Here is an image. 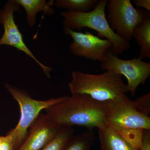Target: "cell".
<instances>
[{
	"label": "cell",
	"mask_w": 150,
	"mask_h": 150,
	"mask_svg": "<svg viewBox=\"0 0 150 150\" xmlns=\"http://www.w3.org/2000/svg\"><path fill=\"white\" fill-rule=\"evenodd\" d=\"M106 103L85 94H75L45 109L47 118L62 126H76L93 129L105 126Z\"/></svg>",
	"instance_id": "cell-1"
},
{
	"label": "cell",
	"mask_w": 150,
	"mask_h": 150,
	"mask_svg": "<svg viewBox=\"0 0 150 150\" xmlns=\"http://www.w3.org/2000/svg\"><path fill=\"white\" fill-rule=\"evenodd\" d=\"M106 103L105 126L116 131L133 147L139 146L145 130H150V118L138 112L126 94Z\"/></svg>",
	"instance_id": "cell-2"
},
{
	"label": "cell",
	"mask_w": 150,
	"mask_h": 150,
	"mask_svg": "<svg viewBox=\"0 0 150 150\" xmlns=\"http://www.w3.org/2000/svg\"><path fill=\"white\" fill-rule=\"evenodd\" d=\"M71 76L72 80L69 85L72 95L85 94L97 101L106 102L129 92L122 76L110 71L97 75L73 71Z\"/></svg>",
	"instance_id": "cell-3"
},
{
	"label": "cell",
	"mask_w": 150,
	"mask_h": 150,
	"mask_svg": "<svg viewBox=\"0 0 150 150\" xmlns=\"http://www.w3.org/2000/svg\"><path fill=\"white\" fill-rule=\"evenodd\" d=\"M108 1L100 0L93 9L86 13L66 11L61 13L64 18V26L80 32L84 28L93 30L100 38H105L112 44L110 48L117 56L128 51L131 47L129 41L119 37L111 29L105 14V8Z\"/></svg>",
	"instance_id": "cell-4"
},
{
	"label": "cell",
	"mask_w": 150,
	"mask_h": 150,
	"mask_svg": "<svg viewBox=\"0 0 150 150\" xmlns=\"http://www.w3.org/2000/svg\"><path fill=\"white\" fill-rule=\"evenodd\" d=\"M6 88L18 103L20 108L21 116L17 126L7 133L11 136L14 150H18L24 142L28 129L37 118L41 110L67 99V96L51 98L46 100L33 99L26 91L6 83Z\"/></svg>",
	"instance_id": "cell-5"
},
{
	"label": "cell",
	"mask_w": 150,
	"mask_h": 150,
	"mask_svg": "<svg viewBox=\"0 0 150 150\" xmlns=\"http://www.w3.org/2000/svg\"><path fill=\"white\" fill-rule=\"evenodd\" d=\"M106 6L107 21L119 37L129 41L135 27L143 21L146 11L135 8L130 0H110Z\"/></svg>",
	"instance_id": "cell-6"
},
{
	"label": "cell",
	"mask_w": 150,
	"mask_h": 150,
	"mask_svg": "<svg viewBox=\"0 0 150 150\" xmlns=\"http://www.w3.org/2000/svg\"><path fill=\"white\" fill-rule=\"evenodd\" d=\"M103 71H110L117 74L124 76L127 79V86L132 96L136 93L137 87L145 83L150 76V63L136 57L125 60L118 58L109 49L105 55V59L100 62Z\"/></svg>",
	"instance_id": "cell-7"
},
{
	"label": "cell",
	"mask_w": 150,
	"mask_h": 150,
	"mask_svg": "<svg viewBox=\"0 0 150 150\" xmlns=\"http://www.w3.org/2000/svg\"><path fill=\"white\" fill-rule=\"evenodd\" d=\"M20 5L16 0H9L4 8L0 9V24L4 28V34L0 39V46L7 45L16 48L22 51L32 58L40 66L48 78L51 77L50 72L53 68L47 67L39 62L25 43L22 34L20 31L14 18L13 13L16 11H19Z\"/></svg>",
	"instance_id": "cell-8"
},
{
	"label": "cell",
	"mask_w": 150,
	"mask_h": 150,
	"mask_svg": "<svg viewBox=\"0 0 150 150\" xmlns=\"http://www.w3.org/2000/svg\"><path fill=\"white\" fill-rule=\"evenodd\" d=\"M64 30L66 35H70L74 40L69 48L74 56L101 62L104 60L106 51L112 48L109 40L102 39L88 31L84 33L77 32L65 26Z\"/></svg>",
	"instance_id": "cell-9"
},
{
	"label": "cell",
	"mask_w": 150,
	"mask_h": 150,
	"mask_svg": "<svg viewBox=\"0 0 150 150\" xmlns=\"http://www.w3.org/2000/svg\"><path fill=\"white\" fill-rule=\"evenodd\" d=\"M63 126L40 113L30 127L23 144L18 150H41L51 142Z\"/></svg>",
	"instance_id": "cell-10"
},
{
	"label": "cell",
	"mask_w": 150,
	"mask_h": 150,
	"mask_svg": "<svg viewBox=\"0 0 150 150\" xmlns=\"http://www.w3.org/2000/svg\"><path fill=\"white\" fill-rule=\"evenodd\" d=\"M20 6L25 10L27 23L30 28L33 27L36 23V16L38 13L43 11L48 16H52L55 11L52 6L54 1L46 0H16Z\"/></svg>",
	"instance_id": "cell-11"
},
{
	"label": "cell",
	"mask_w": 150,
	"mask_h": 150,
	"mask_svg": "<svg viewBox=\"0 0 150 150\" xmlns=\"http://www.w3.org/2000/svg\"><path fill=\"white\" fill-rule=\"evenodd\" d=\"M132 36L141 48L139 59L150 58V11H146L144 18L134 28Z\"/></svg>",
	"instance_id": "cell-12"
},
{
	"label": "cell",
	"mask_w": 150,
	"mask_h": 150,
	"mask_svg": "<svg viewBox=\"0 0 150 150\" xmlns=\"http://www.w3.org/2000/svg\"><path fill=\"white\" fill-rule=\"evenodd\" d=\"M98 133L101 150H136L109 127L98 129Z\"/></svg>",
	"instance_id": "cell-13"
},
{
	"label": "cell",
	"mask_w": 150,
	"mask_h": 150,
	"mask_svg": "<svg viewBox=\"0 0 150 150\" xmlns=\"http://www.w3.org/2000/svg\"><path fill=\"white\" fill-rule=\"evenodd\" d=\"M95 140L93 129H88L81 134L73 136L64 150H91Z\"/></svg>",
	"instance_id": "cell-14"
},
{
	"label": "cell",
	"mask_w": 150,
	"mask_h": 150,
	"mask_svg": "<svg viewBox=\"0 0 150 150\" xmlns=\"http://www.w3.org/2000/svg\"><path fill=\"white\" fill-rule=\"evenodd\" d=\"M97 0H56L54 4L56 7L65 8L68 11L86 13L95 6Z\"/></svg>",
	"instance_id": "cell-15"
},
{
	"label": "cell",
	"mask_w": 150,
	"mask_h": 150,
	"mask_svg": "<svg viewBox=\"0 0 150 150\" xmlns=\"http://www.w3.org/2000/svg\"><path fill=\"white\" fill-rule=\"evenodd\" d=\"M74 133L72 127L63 126L54 139L41 150H64Z\"/></svg>",
	"instance_id": "cell-16"
},
{
	"label": "cell",
	"mask_w": 150,
	"mask_h": 150,
	"mask_svg": "<svg viewBox=\"0 0 150 150\" xmlns=\"http://www.w3.org/2000/svg\"><path fill=\"white\" fill-rule=\"evenodd\" d=\"M136 110L146 116H149L150 113V93L144 94L133 101Z\"/></svg>",
	"instance_id": "cell-17"
},
{
	"label": "cell",
	"mask_w": 150,
	"mask_h": 150,
	"mask_svg": "<svg viewBox=\"0 0 150 150\" xmlns=\"http://www.w3.org/2000/svg\"><path fill=\"white\" fill-rule=\"evenodd\" d=\"M0 150H14L11 138L8 134L3 137L2 141L0 144Z\"/></svg>",
	"instance_id": "cell-18"
},
{
	"label": "cell",
	"mask_w": 150,
	"mask_h": 150,
	"mask_svg": "<svg viewBox=\"0 0 150 150\" xmlns=\"http://www.w3.org/2000/svg\"><path fill=\"white\" fill-rule=\"evenodd\" d=\"M138 150H150V130L144 131L142 146Z\"/></svg>",
	"instance_id": "cell-19"
},
{
	"label": "cell",
	"mask_w": 150,
	"mask_h": 150,
	"mask_svg": "<svg viewBox=\"0 0 150 150\" xmlns=\"http://www.w3.org/2000/svg\"><path fill=\"white\" fill-rule=\"evenodd\" d=\"M132 2L137 8H144L146 10V11H150V0H133Z\"/></svg>",
	"instance_id": "cell-20"
},
{
	"label": "cell",
	"mask_w": 150,
	"mask_h": 150,
	"mask_svg": "<svg viewBox=\"0 0 150 150\" xmlns=\"http://www.w3.org/2000/svg\"><path fill=\"white\" fill-rule=\"evenodd\" d=\"M3 139V137H1L0 136V144L1 143Z\"/></svg>",
	"instance_id": "cell-21"
}]
</instances>
